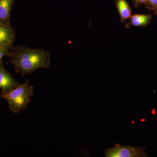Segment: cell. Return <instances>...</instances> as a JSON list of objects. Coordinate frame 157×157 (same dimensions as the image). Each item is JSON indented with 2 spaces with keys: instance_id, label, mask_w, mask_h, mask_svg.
Returning a JSON list of instances; mask_svg holds the SVG:
<instances>
[{
  "instance_id": "1",
  "label": "cell",
  "mask_w": 157,
  "mask_h": 157,
  "mask_svg": "<svg viewBox=\"0 0 157 157\" xmlns=\"http://www.w3.org/2000/svg\"><path fill=\"white\" fill-rule=\"evenodd\" d=\"M8 63L14 66L17 73L23 77L39 69H47L51 63L50 54L47 51L19 45L10 52Z\"/></svg>"
},
{
  "instance_id": "10",
  "label": "cell",
  "mask_w": 157,
  "mask_h": 157,
  "mask_svg": "<svg viewBox=\"0 0 157 157\" xmlns=\"http://www.w3.org/2000/svg\"><path fill=\"white\" fill-rule=\"evenodd\" d=\"M145 4H146L149 8L154 9L157 7V0H147Z\"/></svg>"
},
{
  "instance_id": "3",
  "label": "cell",
  "mask_w": 157,
  "mask_h": 157,
  "mask_svg": "<svg viewBox=\"0 0 157 157\" xmlns=\"http://www.w3.org/2000/svg\"><path fill=\"white\" fill-rule=\"evenodd\" d=\"M144 147L121 146L116 144L112 148H107L105 151L106 157H148Z\"/></svg>"
},
{
  "instance_id": "6",
  "label": "cell",
  "mask_w": 157,
  "mask_h": 157,
  "mask_svg": "<svg viewBox=\"0 0 157 157\" xmlns=\"http://www.w3.org/2000/svg\"><path fill=\"white\" fill-rule=\"evenodd\" d=\"M130 21L125 24V28L128 29L132 26H146L151 19V14H135L130 17Z\"/></svg>"
},
{
  "instance_id": "9",
  "label": "cell",
  "mask_w": 157,
  "mask_h": 157,
  "mask_svg": "<svg viewBox=\"0 0 157 157\" xmlns=\"http://www.w3.org/2000/svg\"><path fill=\"white\" fill-rule=\"evenodd\" d=\"M9 48H10V47L9 46L0 45V64L2 62V59L4 56H9L10 55V52L9 51Z\"/></svg>"
},
{
  "instance_id": "4",
  "label": "cell",
  "mask_w": 157,
  "mask_h": 157,
  "mask_svg": "<svg viewBox=\"0 0 157 157\" xmlns=\"http://www.w3.org/2000/svg\"><path fill=\"white\" fill-rule=\"evenodd\" d=\"M21 84L16 81L10 73L6 70L3 62L0 64V89L1 94H5L10 92Z\"/></svg>"
},
{
  "instance_id": "2",
  "label": "cell",
  "mask_w": 157,
  "mask_h": 157,
  "mask_svg": "<svg viewBox=\"0 0 157 157\" xmlns=\"http://www.w3.org/2000/svg\"><path fill=\"white\" fill-rule=\"evenodd\" d=\"M33 94V87L29 84L28 79H27L24 83L8 94H3L0 93V97L8 102L11 112L17 114L27 107Z\"/></svg>"
},
{
  "instance_id": "5",
  "label": "cell",
  "mask_w": 157,
  "mask_h": 157,
  "mask_svg": "<svg viewBox=\"0 0 157 157\" xmlns=\"http://www.w3.org/2000/svg\"><path fill=\"white\" fill-rule=\"evenodd\" d=\"M15 33L9 24L0 20V45L9 46L13 44Z\"/></svg>"
},
{
  "instance_id": "7",
  "label": "cell",
  "mask_w": 157,
  "mask_h": 157,
  "mask_svg": "<svg viewBox=\"0 0 157 157\" xmlns=\"http://www.w3.org/2000/svg\"><path fill=\"white\" fill-rule=\"evenodd\" d=\"M115 3L120 16L121 22L124 23L132 16V10L126 0H116Z\"/></svg>"
},
{
  "instance_id": "11",
  "label": "cell",
  "mask_w": 157,
  "mask_h": 157,
  "mask_svg": "<svg viewBox=\"0 0 157 157\" xmlns=\"http://www.w3.org/2000/svg\"><path fill=\"white\" fill-rule=\"evenodd\" d=\"M133 1L135 3V6L137 7V6L140 5V4L146 3L147 0H133Z\"/></svg>"
},
{
  "instance_id": "12",
  "label": "cell",
  "mask_w": 157,
  "mask_h": 157,
  "mask_svg": "<svg viewBox=\"0 0 157 157\" xmlns=\"http://www.w3.org/2000/svg\"><path fill=\"white\" fill-rule=\"evenodd\" d=\"M154 11L155 12V13L156 15H157V7H156V8H154Z\"/></svg>"
},
{
  "instance_id": "8",
  "label": "cell",
  "mask_w": 157,
  "mask_h": 157,
  "mask_svg": "<svg viewBox=\"0 0 157 157\" xmlns=\"http://www.w3.org/2000/svg\"><path fill=\"white\" fill-rule=\"evenodd\" d=\"M14 0H0V20L8 23Z\"/></svg>"
},
{
  "instance_id": "13",
  "label": "cell",
  "mask_w": 157,
  "mask_h": 157,
  "mask_svg": "<svg viewBox=\"0 0 157 157\" xmlns=\"http://www.w3.org/2000/svg\"><path fill=\"white\" fill-rule=\"evenodd\" d=\"M1 108H0V111H1Z\"/></svg>"
}]
</instances>
